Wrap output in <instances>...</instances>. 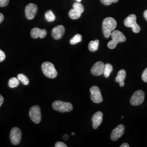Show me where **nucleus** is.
Wrapping results in <instances>:
<instances>
[{
	"instance_id": "1",
	"label": "nucleus",
	"mask_w": 147,
	"mask_h": 147,
	"mask_svg": "<svg viewBox=\"0 0 147 147\" xmlns=\"http://www.w3.org/2000/svg\"><path fill=\"white\" fill-rule=\"evenodd\" d=\"M117 25L116 20L111 17L106 18L102 22V31L105 38H109L112 32L113 31Z\"/></svg>"
},
{
	"instance_id": "2",
	"label": "nucleus",
	"mask_w": 147,
	"mask_h": 147,
	"mask_svg": "<svg viewBox=\"0 0 147 147\" xmlns=\"http://www.w3.org/2000/svg\"><path fill=\"white\" fill-rule=\"evenodd\" d=\"M111 36L112 37V40L110 41L107 44V47L110 49H114L118 43L124 42L126 41L125 36L121 32L118 30H114L112 32Z\"/></svg>"
},
{
	"instance_id": "3",
	"label": "nucleus",
	"mask_w": 147,
	"mask_h": 147,
	"mask_svg": "<svg viewBox=\"0 0 147 147\" xmlns=\"http://www.w3.org/2000/svg\"><path fill=\"white\" fill-rule=\"evenodd\" d=\"M42 69L44 75L49 78L55 79L57 76V72L53 63L49 62H44L42 65Z\"/></svg>"
},
{
	"instance_id": "4",
	"label": "nucleus",
	"mask_w": 147,
	"mask_h": 147,
	"mask_svg": "<svg viewBox=\"0 0 147 147\" xmlns=\"http://www.w3.org/2000/svg\"><path fill=\"white\" fill-rule=\"evenodd\" d=\"M53 107L55 110L60 112H69L73 109V106L71 103L59 100L55 101L53 102Z\"/></svg>"
},
{
	"instance_id": "5",
	"label": "nucleus",
	"mask_w": 147,
	"mask_h": 147,
	"mask_svg": "<svg viewBox=\"0 0 147 147\" xmlns=\"http://www.w3.org/2000/svg\"><path fill=\"white\" fill-rule=\"evenodd\" d=\"M136 16L135 14H131L128 16L124 20V25L127 27L132 28V31L135 33H139L141 30L140 26L137 24Z\"/></svg>"
},
{
	"instance_id": "6",
	"label": "nucleus",
	"mask_w": 147,
	"mask_h": 147,
	"mask_svg": "<svg viewBox=\"0 0 147 147\" xmlns=\"http://www.w3.org/2000/svg\"><path fill=\"white\" fill-rule=\"evenodd\" d=\"M29 115L32 121L36 124H39L42 119V113L39 106L35 105L32 107L29 112Z\"/></svg>"
},
{
	"instance_id": "7",
	"label": "nucleus",
	"mask_w": 147,
	"mask_h": 147,
	"mask_svg": "<svg viewBox=\"0 0 147 147\" xmlns=\"http://www.w3.org/2000/svg\"><path fill=\"white\" fill-rule=\"evenodd\" d=\"M90 99L95 103H101L103 99L100 89L97 86H93L90 88Z\"/></svg>"
},
{
	"instance_id": "8",
	"label": "nucleus",
	"mask_w": 147,
	"mask_h": 147,
	"mask_svg": "<svg viewBox=\"0 0 147 147\" xmlns=\"http://www.w3.org/2000/svg\"><path fill=\"white\" fill-rule=\"evenodd\" d=\"M144 99V93L141 90H138L132 95L130 99V103L133 106H138L142 104Z\"/></svg>"
},
{
	"instance_id": "9",
	"label": "nucleus",
	"mask_w": 147,
	"mask_h": 147,
	"mask_svg": "<svg viewBox=\"0 0 147 147\" xmlns=\"http://www.w3.org/2000/svg\"><path fill=\"white\" fill-rule=\"evenodd\" d=\"M22 134L21 130L17 127H13L11 130L10 133V139L11 142L14 145L18 144L21 141Z\"/></svg>"
},
{
	"instance_id": "10",
	"label": "nucleus",
	"mask_w": 147,
	"mask_h": 147,
	"mask_svg": "<svg viewBox=\"0 0 147 147\" xmlns=\"http://www.w3.org/2000/svg\"><path fill=\"white\" fill-rule=\"evenodd\" d=\"M38 7L34 3H30L27 5L25 8V16L28 20L33 19L37 14Z\"/></svg>"
},
{
	"instance_id": "11",
	"label": "nucleus",
	"mask_w": 147,
	"mask_h": 147,
	"mask_svg": "<svg viewBox=\"0 0 147 147\" xmlns=\"http://www.w3.org/2000/svg\"><path fill=\"white\" fill-rule=\"evenodd\" d=\"M125 130V126L124 125H119L117 126L116 128L112 131L111 135V138L112 141H117L120 137L123 136Z\"/></svg>"
},
{
	"instance_id": "12",
	"label": "nucleus",
	"mask_w": 147,
	"mask_h": 147,
	"mask_svg": "<svg viewBox=\"0 0 147 147\" xmlns=\"http://www.w3.org/2000/svg\"><path fill=\"white\" fill-rule=\"evenodd\" d=\"M105 64L102 62L95 63L91 69V73L95 76H100L104 73Z\"/></svg>"
},
{
	"instance_id": "13",
	"label": "nucleus",
	"mask_w": 147,
	"mask_h": 147,
	"mask_svg": "<svg viewBox=\"0 0 147 147\" xmlns=\"http://www.w3.org/2000/svg\"><path fill=\"white\" fill-rule=\"evenodd\" d=\"M65 28L63 25H58L57 26L54 27L52 30V36L56 39L58 40L61 39L64 34Z\"/></svg>"
},
{
	"instance_id": "14",
	"label": "nucleus",
	"mask_w": 147,
	"mask_h": 147,
	"mask_svg": "<svg viewBox=\"0 0 147 147\" xmlns=\"http://www.w3.org/2000/svg\"><path fill=\"white\" fill-rule=\"evenodd\" d=\"M103 118V113L98 111L96 112L92 117V121H93V127L94 129H96L99 126H100L102 121Z\"/></svg>"
},
{
	"instance_id": "15",
	"label": "nucleus",
	"mask_w": 147,
	"mask_h": 147,
	"mask_svg": "<svg viewBox=\"0 0 147 147\" xmlns=\"http://www.w3.org/2000/svg\"><path fill=\"white\" fill-rule=\"evenodd\" d=\"M47 31L45 30H42L38 28H33L31 31V36L33 38L37 39L38 38H44L46 37Z\"/></svg>"
},
{
	"instance_id": "16",
	"label": "nucleus",
	"mask_w": 147,
	"mask_h": 147,
	"mask_svg": "<svg viewBox=\"0 0 147 147\" xmlns=\"http://www.w3.org/2000/svg\"><path fill=\"white\" fill-rule=\"evenodd\" d=\"M125 78L126 71L124 69H121L118 73L116 78V81L118 83H119L121 87H123L124 86V80Z\"/></svg>"
},
{
	"instance_id": "17",
	"label": "nucleus",
	"mask_w": 147,
	"mask_h": 147,
	"mask_svg": "<svg viewBox=\"0 0 147 147\" xmlns=\"http://www.w3.org/2000/svg\"><path fill=\"white\" fill-rule=\"evenodd\" d=\"M99 41L97 39L90 42L88 45L89 51L92 52L96 51L99 47Z\"/></svg>"
},
{
	"instance_id": "18",
	"label": "nucleus",
	"mask_w": 147,
	"mask_h": 147,
	"mask_svg": "<svg viewBox=\"0 0 147 147\" xmlns=\"http://www.w3.org/2000/svg\"><path fill=\"white\" fill-rule=\"evenodd\" d=\"M112 70H113V67L111 64L107 63L105 64L103 74L105 78H108L110 76V74L112 71Z\"/></svg>"
},
{
	"instance_id": "19",
	"label": "nucleus",
	"mask_w": 147,
	"mask_h": 147,
	"mask_svg": "<svg viewBox=\"0 0 147 147\" xmlns=\"http://www.w3.org/2000/svg\"><path fill=\"white\" fill-rule=\"evenodd\" d=\"M69 16L71 19L76 20L80 18V16H81V13L73 8L69 11Z\"/></svg>"
},
{
	"instance_id": "20",
	"label": "nucleus",
	"mask_w": 147,
	"mask_h": 147,
	"mask_svg": "<svg viewBox=\"0 0 147 147\" xmlns=\"http://www.w3.org/2000/svg\"><path fill=\"white\" fill-rule=\"evenodd\" d=\"M19 85V80L18 78H11L8 82V86L11 88L17 87Z\"/></svg>"
},
{
	"instance_id": "21",
	"label": "nucleus",
	"mask_w": 147,
	"mask_h": 147,
	"mask_svg": "<svg viewBox=\"0 0 147 147\" xmlns=\"http://www.w3.org/2000/svg\"><path fill=\"white\" fill-rule=\"evenodd\" d=\"M45 17L46 20L48 22H53V21H55V19H56L55 16L53 13V11H51V10L47 11L46 12Z\"/></svg>"
},
{
	"instance_id": "22",
	"label": "nucleus",
	"mask_w": 147,
	"mask_h": 147,
	"mask_svg": "<svg viewBox=\"0 0 147 147\" xmlns=\"http://www.w3.org/2000/svg\"><path fill=\"white\" fill-rule=\"evenodd\" d=\"M82 36L81 34H76L74 37L71 38L70 40V43L71 45H75L76 44H78L79 42H81L82 41Z\"/></svg>"
},
{
	"instance_id": "23",
	"label": "nucleus",
	"mask_w": 147,
	"mask_h": 147,
	"mask_svg": "<svg viewBox=\"0 0 147 147\" xmlns=\"http://www.w3.org/2000/svg\"><path fill=\"white\" fill-rule=\"evenodd\" d=\"M18 79L24 85H27L30 82L29 80L27 78L26 76L22 74H20L18 75Z\"/></svg>"
},
{
	"instance_id": "24",
	"label": "nucleus",
	"mask_w": 147,
	"mask_h": 147,
	"mask_svg": "<svg viewBox=\"0 0 147 147\" xmlns=\"http://www.w3.org/2000/svg\"><path fill=\"white\" fill-rule=\"evenodd\" d=\"M73 7L75 9L78 11L81 14L84 11V7L82 4H81L80 2H78L74 3Z\"/></svg>"
},
{
	"instance_id": "25",
	"label": "nucleus",
	"mask_w": 147,
	"mask_h": 147,
	"mask_svg": "<svg viewBox=\"0 0 147 147\" xmlns=\"http://www.w3.org/2000/svg\"><path fill=\"white\" fill-rule=\"evenodd\" d=\"M119 0H100L101 2L104 5H111L112 3H117Z\"/></svg>"
},
{
	"instance_id": "26",
	"label": "nucleus",
	"mask_w": 147,
	"mask_h": 147,
	"mask_svg": "<svg viewBox=\"0 0 147 147\" xmlns=\"http://www.w3.org/2000/svg\"><path fill=\"white\" fill-rule=\"evenodd\" d=\"M9 0H0V7H4L8 5Z\"/></svg>"
},
{
	"instance_id": "27",
	"label": "nucleus",
	"mask_w": 147,
	"mask_h": 147,
	"mask_svg": "<svg viewBox=\"0 0 147 147\" xmlns=\"http://www.w3.org/2000/svg\"><path fill=\"white\" fill-rule=\"evenodd\" d=\"M142 78L143 81H144L145 82H147V68L144 70V71L142 74Z\"/></svg>"
},
{
	"instance_id": "28",
	"label": "nucleus",
	"mask_w": 147,
	"mask_h": 147,
	"mask_svg": "<svg viewBox=\"0 0 147 147\" xmlns=\"http://www.w3.org/2000/svg\"><path fill=\"white\" fill-rule=\"evenodd\" d=\"M5 53L2 51L1 50H0V62H3V61H5Z\"/></svg>"
},
{
	"instance_id": "29",
	"label": "nucleus",
	"mask_w": 147,
	"mask_h": 147,
	"mask_svg": "<svg viewBox=\"0 0 147 147\" xmlns=\"http://www.w3.org/2000/svg\"><path fill=\"white\" fill-rule=\"evenodd\" d=\"M56 147H67V146L63 142H58L55 144Z\"/></svg>"
},
{
	"instance_id": "30",
	"label": "nucleus",
	"mask_w": 147,
	"mask_h": 147,
	"mask_svg": "<svg viewBox=\"0 0 147 147\" xmlns=\"http://www.w3.org/2000/svg\"><path fill=\"white\" fill-rule=\"evenodd\" d=\"M3 101H4L3 97L1 95H0V107L1 106V105H2V104L3 103Z\"/></svg>"
},
{
	"instance_id": "31",
	"label": "nucleus",
	"mask_w": 147,
	"mask_h": 147,
	"mask_svg": "<svg viewBox=\"0 0 147 147\" xmlns=\"http://www.w3.org/2000/svg\"><path fill=\"white\" fill-rule=\"evenodd\" d=\"M4 19V16L3 15L0 13V24L3 21Z\"/></svg>"
},
{
	"instance_id": "32",
	"label": "nucleus",
	"mask_w": 147,
	"mask_h": 147,
	"mask_svg": "<svg viewBox=\"0 0 147 147\" xmlns=\"http://www.w3.org/2000/svg\"><path fill=\"white\" fill-rule=\"evenodd\" d=\"M121 147H130V146L129 145V144L128 143H123V144H122L121 145Z\"/></svg>"
},
{
	"instance_id": "33",
	"label": "nucleus",
	"mask_w": 147,
	"mask_h": 147,
	"mask_svg": "<svg viewBox=\"0 0 147 147\" xmlns=\"http://www.w3.org/2000/svg\"><path fill=\"white\" fill-rule=\"evenodd\" d=\"M143 16H144V18L146 19V20L147 21V10L144 11V12L143 13Z\"/></svg>"
},
{
	"instance_id": "34",
	"label": "nucleus",
	"mask_w": 147,
	"mask_h": 147,
	"mask_svg": "<svg viewBox=\"0 0 147 147\" xmlns=\"http://www.w3.org/2000/svg\"><path fill=\"white\" fill-rule=\"evenodd\" d=\"M63 138L65 140H67L69 138V136L68 135H64L63 136Z\"/></svg>"
},
{
	"instance_id": "35",
	"label": "nucleus",
	"mask_w": 147,
	"mask_h": 147,
	"mask_svg": "<svg viewBox=\"0 0 147 147\" xmlns=\"http://www.w3.org/2000/svg\"><path fill=\"white\" fill-rule=\"evenodd\" d=\"M76 1L77 2H81L82 0H76Z\"/></svg>"
},
{
	"instance_id": "36",
	"label": "nucleus",
	"mask_w": 147,
	"mask_h": 147,
	"mask_svg": "<svg viewBox=\"0 0 147 147\" xmlns=\"http://www.w3.org/2000/svg\"><path fill=\"white\" fill-rule=\"evenodd\" d=\"M74 134H74V132H73V133H72V135H74Z\"/></svg>"
}]
</instances>
